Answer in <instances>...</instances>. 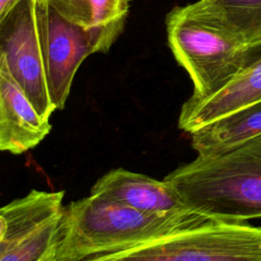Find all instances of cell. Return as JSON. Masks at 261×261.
<instances>
[{"label":"cell","mask_w":261,"mask_h":261,"mask_svg":"<svg viewBox=\"0 0 261 261\" xmlns=\"http://www.w3.org/2000/svg\"><path fill=\"white\" fill-rule=\"evenodd\" d=\"M210 218L188 211L149 214L99 195L64 207L57 261H84L133 248L202 224Z\"/></svg>","instance_id":"obj_1"},{"label":"cell","mask_w":261,"mask_h":261,"mask_svg":"<svg viewBox=\"0 0 261 261\" xmlns=\"http://www.w3.org/2000/svg\"><path fill=\"white\" fill-rule=\"evenodd\" d=\"M163 180L191 211L207 218H261V135L217 155H198Z\"/></svg>","instance_id":"obj_2"},{"label":"cell","mask_w":261,"mask_h":261,"mask_svg":"<svg viewBox=\"0 0 261 261\" xmlns=\"http://www.w3.org/2000/svg\"><path fill=\"white\" fill-rule=\"evenodd\" d=\"M167 44L189 73L192 98H207L228 84L244 67L249 43H241L175 6L165 18Z\"/></svg>","instance_id":"obj_3"},{"label":"cell","mask_w":261,"mask_h":261,"mask_svg":"<svg viewBox=\"0 0 261 261\" xmlns=\"http://www.w3.org/2000/svg\"><path fill=\"white\" fill-rule=\"evenodd\" d=\"M84 261H261V226L211 219Z\"/></svg>","instance_id":"obj_4"},{"label":"cell","mask_w":261,"mask_h":261,"mask_svg":"<svg viewBox=\"0 0 261 261\" xmlns=\"http://www.w3.org/2000/svg\"><path fill=\"white\" fill-rule=\"evenodd\" d=\"M0 64L8 70L38 113L50 119L55 108L48 92L36 0H21L0 19Z\"/></svg>","instance_id":"obj_5"},{"label":"cell","mask_w":261,"mask_h":261,"mask_svg":"<svg viewBox=\"0 0 261 261\" xmlns=\"http://www.w3.org/2000/svg\"><path fill=\"white\" fill-rule=\"evenodd\" d=\"M36 18L49 97L55 110L65 106L76 70L99 52L94 34L63 17L47 2L36 0Z\"/></svg>","instance_id":"obj_6"},{"label":"cell","mask_w":261,"mask_h":261,"mask_svg":"<svg viewBox=\"0 0 261 261\" xmlns=\"http://www.w3.org/2000/svg\"><path fill=\"white\" fill-rule=\"evenodd\" d=\"M261 100V39L249 43L242 70L222 89L204 98L190 97L181 106L178 127L189 134Z\"/></svg>","instance_id":"obj_7"},{"label":"cell","mask_w":261,"mask_h":261,"mask_svg":"<svg viewBox=\"0 0 261 261\" xmlns=\"http://www.w3.org/2000/svg\"><path fill=\"white\" fill-rule=\"evenodd\" d=\"M92 195L122 203L149 214H177L191 211L175 191L164 180L114 168L102 175L92 187Z\"/></svg>","instance_id":"obj_8"},{"label":"cell","mask_w":261,"mask_h":261,"mask_svg":"<svg viewBox=\"0 0 261 261\" xmlns=\"http://www.w3.org/2000/svg\"><path fill=\"white\" fill-rule=\"evenodd\" d=\"M51 132L8 70L0 64V149L14 155L38 146Z\"/></svg>","instance_id":"obj_9"},{"label":"cell","mask_w":261,"mask_h":261,"mask_svg":"<svg viewBox=\"0 0 261 261\" xmlns=\"http://www.w3.org/2000/svg\"><path fill=\"white\" fill-rule=\"evenodd\" d=\"M64 192L32 190L0 210V252L40 229L63 212Z\"/></svg>","instance_id":"obj_10"},{"label":"cell","mask_w":261,"mask_h":261,"mask_svg":"<svg viewBox=\"0 0 261 261\" xmlns=\"http://www.w3.org/2000/svg\"><path fill=\"white\" fill-rule=\"evenodd\" d=\"M63 17L91 31L106 53L123 31L133 0H42Z\"/></svg>","instance_id":"obj_11"},{"label":"cell","mask_w":261,"mask_h":261,"mask_svg":"<svg viewBox=\"0 0 261 261\" xmlns=\"http://www.w3.org/2000/svg\"><path fill=\"white\" fill-rule=\"evenodd\" d=\"M184 7L194 18L241 43L261 39V0H199Z\"/></svg>","instance_id":"obj_12"},{"label":"cell","mask_w":261,"mask_h":261,"mask_svg":"<svg viewBox=\"0 0 261 261\" xmlns=\"http://www.w3.org/2000/svg\"><path fill=\"white\" fill-rule=\"evenodd\" d=\"M191 144L200 156L226 152L261 135V100L225 115L193 133Z\"/></svg>","instance_id":"obj_13"},{"label":"cell","mask_w":261,"mask_h":261,"mask_svg":"<svg viewBox=\"0 0 261 261\" xmlns=\"http://www.w3.org/2000/svg\"><path fill=\"white\" fill-rule=\"evenodd\" d=\"M61 216L49 221L37 231L0 252V261H46L56 256Z\"/></svg>","instance_id":"obj_14"},{"label":"cell","mask_w":261,"mask_h":261,"mask_svg":"<svg viewBox=\"0 0 261 261\" xmlns=\"http://www.w3.org/2000/svg\"><path fill=\"white\" fill-rule=\"evenodd\" d=\"M21 0H0V19H2Z\"/></svg>","instance_id":"obj_15"},{"label":"cell","mask_w":261,"mask_h":261,"mask_svg":"<svg viewBox=\"0 0 261 261\" xmlns=\"http://www.w3.org/2000/svg\"><path fill=\"white\" fill-rule=\"evenodd\" d=\"M46 261H57V260H56V256H53V257L49 258V259L46 260Z\"/></svg>","instance_id":"obj_16"}]
</instances>
